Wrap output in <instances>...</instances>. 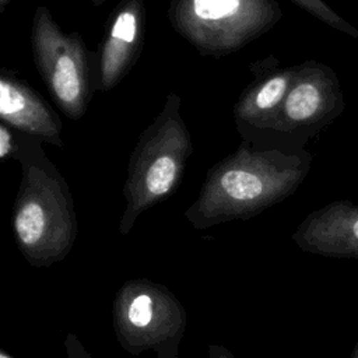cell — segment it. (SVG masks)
<instances>
[{
	"label": "cell",
	"mask_w": 358,
	"mask_h": 358,
	"mask_svg": "<svg viewBox=\"0 0 358 358\" xmlns=\"http://www.w3.org/2000/svg\"><path fill=\"white\" fill-rule=\"evenodd\" d=\"M341 110L343 94L336 73L315 60L296 64L292 84L262 147L268 148L271 140L284 136L310 134L331 122Z\"/></svg>",
	"instance_id": "cell-7"
},
{
	"label": "cell",
	"mask_w": 358,
	"mask_h": 358,
	"mask_svg": "<svg viewBox=\"0 0 358 358\" xmlns=\"http://www.w3.org/2000/svg\"><path fill=\"white\" fill-rule=\"evenodd\" d=\"M112 326L119 345L131 355L152 351L157 358H179L187 313L165 285L131 278L116 291Z\"/></svg>",
	"instance_id": "cell-5"
},
{
	"label": "cell",
	"mask_w": 358,
	"mask_h": 358,
	"mask_svg": "<svg viewBox=\"0 0 358 358\" xmlns=\"http://www.w3.org/2000/svg\"><path fill=\"white\" fill-rule=\"evenodd\" d=\"M352 358H358V347H357V350H355V352H354Z\"/></svg>",
	"instance_id": "cell-19"
},
{
	"label": "cell",
	"mask_w": 358,
	"mask_h": 358,
	"mask_svg": "<svg viewBox=\"0 0 358 358\" xmlns=\"http://www.w3.org/2000/svg\"><path fill=\"white\" fill-rule=\"evenodd\" d=\"M299 8L309 13L312 17L320 20L333 29H337L351 38L358 39V29L340 17L326 1L323 0H289Z\"/></svg>",
	"instance_id": "cell-12"
},
{
	"label": "cell",
	"mask_w": 358,
	"mask_h": 358,
	"mask_svg": "<svg viewBox=\"0 0 358 358\" xmlns=\"http://www.w3.org/2000/svg\"><path fill=\"white\" fill-rule=\"evenodd\" d=\"M292 241L309 253L358 257V204L333 201L312 211L298 225Z\"/></svg>",
	"instance_id": "cell-11"
},
{
	"label": "cell",
	"mask_w": 358,
	"mask_h": 358,
	"mask_svg": "<svg viewBox=\"0 0 358 358\" xmlns=\"http://www.w3.org/2000/svg\"><path fill=\"white\" fill-rule=\"evenodd\" d=\"M145 36L143 0H120L109 13L103 36L94 52L96 91L113 90L137 63Z\"/></svg>",
	"instance_id": "cell-9"
},
{
	"label": "cell",
	"mask_w": 358,
	"mask_h": 358,
	"mask_svg": "<svg viewBox=\"0 0 358 358\" xmlns=\"http://www.w3.org/2000/svg\"><path fill=\"white\" fill-rule=\"evenodd\" d=\"M180 106L182 98L169 92L161 112L141 131L130 154L123 185L126 206L119 220L122 236L133 229L144 211L171 197L182 183L193 143Z\"/></svg>",
	"instance_id": "cell-3"
},
{
	"label": "cell",
	"mask_w": 358,
	"mask_h": 358,
	"mask_svg": "<svg viewBox=\"0 0 358 358\" xmlns=\"http://www.w3.org/2000/svg\"><path fill=\"white\" fill-rule=\"evenodd\" d=\"M249 70L253 80L234 105V120L243 141L262 147L292 84L296 64L278 67V60L267 56L252 63Z\"/></svg>",
	"instance_id": "cell-8"
},
{
	"label": "cell",
	"mask_w": 358,
	"mask_h": 358,
	"mask_svg": "<svg viewBox=\"0 0 358 358\" xmlns=\"http://www.w3.org/2000/svg\"><path fill=\"white\" fill-rule=\"evenodd\" d=\"M312 157L241 141L213 165L185 218L199 231L236 220H249L285 200L306 178Z\"/></svg>",
	"instance_id": "cell-1"
},
{
	"label": "cell",
	"mask_w": 358,
	"mask_h": 358,
	"mask_svg": "<svg viewBox=\"0 0 358 358\" xmlns=\"http://www.w3.org/2000/svg\"><path fill=\"white\" fill-rule=\"evenodd\" d=\"M13 159L21 165L11 217L14 241L32 267L48 268L64 260L76 243L78 221L73 196L41 140L18 131Z\"/></svg>",
	"instance_id": "cell-2"
},
{
	"label": "cell",
	"mask_w": 358,
	"mask_h": 358,
	"mask_svg": "<svg viewBox=\"0 0 358 358\" xmlns=\"http://www.w3.org/2000/svg\"><path fill=\"white\" fill-rule=\"evenodd\" d=\"M64 348L67 358H92L84 348L83 343L73 333H69L64 338Z\"/></svg>",
	"instance_id": "cell-14"
},
{
	"label": "cell",
	"mask_w": 358,
	"mask_h": 358,
	"mask_svg": "<svg viewBox=\"0 0 358 358\" xmlns=\"http://www.w3.org/2000/svg\"><path fill=\"white\" fill-rule=\"evenodd\" d=\"M0 122L42 143L63 147L57 113L25 80L4 67L0 70Z\"/></svg>",
	"instance_id": "cell-10"
},
{
	"label": "cell",
	"mask_w": 358,
	"mask_h": 358,
	"mask_svg": "<svg viewBox=\"0 0 358 358\" xmlns=\"http://www.w3.org/2000/svg\"><path fill=\"white\" fill-rule=\"evenodd\" d=\"M207 358H235V355L224 345L210 344L207 351Z\"/></svg>",
	"instance_id": "cell-15"
},
{
	"label": "cell",
	"mask_w": 358,
	"mask_h": 358,
	"mask_svg": "<svg viewBox=\"0 0 358 358\" xmlns=\"http://www.w3.org/2000/svg\"><path fill=\"white\" fill-rule=\"evenodd\" d=\"M11 1H13V0H0V14H3V13H4L6 7H7Z\"/></svg>",
	"instance_id": "cell-16"
},
{
	"label": "cell",
	"mask_w": 358,
	"mask_h": 358,
	"mask_svg": "<svg viewBox=\"0 0 358 358\" xmlns=\"http://www.w3.org/2000/svg\"><path fill=\"white\" fill-rule=\"evenodd\" d=\"M166 17L199 55L222 57L268 32L282 10L277 0H171Z\"/></svg>",
	"instance_id": "cell-4"
},
{
	"label": "cell",
	"mask_w": 358,
	"mask_h": 358,
	"mask_svg": "<svg viewBox=\"0 0 358 358\" xmlns=\"http://www.w3.org/2000/svg\"><path fill=\"white\" fill-rule=\"evenodd\" d=\"M105 1H106V0H91L92 6H95V7H98V6H102Z\"/></svg>",
	"instance_id": "cell-17"
},
{
	"label": "cell",
	"mask_w": 358,
	"mask_h": 358,
	"mask_svg": "<svg viewBox=\"0 0 358 358\" xmlns=\"http://www.w3.org/2000/svg\"><path fill=\"white\" fill-rule=\"evenodd\" d=\"M18 143V131L8 124L0 122V158H13Z\"/></svg>",
	"instance_id": "cell-13"
},
{
	"label": "cell",
	"mask_w": 358,
	"mask_h": 358,
	"mask_svg": "<svg viewBox=\"0 0 358 358\" xmlns=\"http://www.w3.org/2000/svg\"><path fill=\"white\" fill-rule=\"evenodd\" d=\"M35 67L56 106L71 120L81 119L95 88L94 52L78 32L66 34L45 6H38L31 27Z\"/></svg>",
	"instance_id": "cell-6"
},
{
	"label": "cell",
	"mask_w": 358,
	"mask_h": 358,
	"mask_svg": "<svg viewBox=\"0 0 358 358\" xmlns=\"http://www.w3.org/2000/svg\"><path fill=\"white\" fill-rule=\"evenodd\" d=\"M0 358H13L7 351H4V350H1L0 351Z\"/></svg>",
	"instance_id": "cell-18"
}]
</instances>
